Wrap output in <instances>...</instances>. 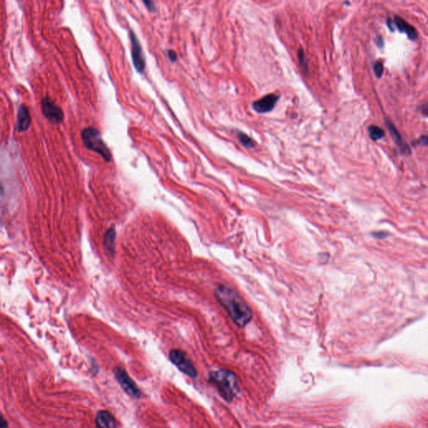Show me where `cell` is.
Returning <instances> with one entry per match:
<instances>
[{"label": "cell", "mask_w": 428, "mask_h": 428, "mask_svg": "<svg viewBox=\"0 0 428 428\" xmlns=\"http://www.w3.org/2000/svg\"><path fill=\"white\" fill-rule=\"evenodd\" d=\"M215 296L235 324L239 327L249 324L253 318L251 310L235 289L219 285L215 290Z\"/></svg>", "instance_id": "6da1fadb"}, {"label": "cell", "mask_w": 428, "mask_h": 428, "mask_svg": "<svg viewBox=\"0 0 428 428\" xmlns=\"http://www.w3.org/2000/svg\"><path fill=\"white\" fill-rule=\"evenodd\" d=\"M209 382L216 385L220 395L227 402H232L239 392L237 376L229 370H217L209 374Z\"/></svg>", "instance_id": "7a4b0ae2"}, {"label": "cell", "mask_w": 428, "mask_h": 428, "mask_svg": "<svg viewBox=\"0 0 428 428\" xmlns=\"http://www.w3.org/2000/svg\"><path fill=\"white\" fill-rule=\"evenodd\" d=\"M81 138L85 146L89 150H93L101 155L106 162H110L111 160V153L104 141L102 140L101 133L97 129L91 127L85 128L81 131Z\"/></svg>", "instance_id": "3957f363"}, {"label": "cell", "mask_w": 428, "mask_h": 428, "mask_svg": "<svg viewBox=\"0 0 428 428\" xmlns=\"http://www.w3.org/2000/svg\"><path fill=\"white\" fill-rule=\"evenodd\" d=\"M169 359L182 373L193 379L197 377V370L188 358V355L182 350H172L169 353Z\"/></svg>", "instance_id": "277c9868"}, {"label": "cell", "mask_w": 428, "mask_h": 428, "mask_svg": "<svg viewBox=\"0 0 428 428\" xmlns=\"http://www.w3.org/2000/svg\"><path fill=\"white\" fill-rule=\"evenodd\" d=\"M114 374H115V377L117 380V382H119V384L129 396L135 397V398H139L141 396V391H140L139 388L133 382V380L128 376L126 370L118 366V367L115 368Z\"/></svg>", "instance_id": "5b68a950"}, {"label": "cell", "mask_w": 428, "mask_h": 428, "mask_svg": "<svg viewBox=\"0 0 428 428\" xmlns=\"http://www.w3.org/2000/svg\"><path fill=\"white\" fill-rule=\"evenodd\" d=\"M41 110L43 116L54 124H60L64 119V112L51 99L46 96L41 102Z\"/></svg>", "instance_id": "8992f818"}, {"label": "cell", "mask_w": 428, "mask_h": 428, "mask_svg": "<svg viewBox=\"0 0 428 428\" xmlns=\"http://www.w3.org/2000/svg\"><path fill=\"white\" fill-rule=\"evenodd\" d=\"M130 44H131V58L133 62L134 66L136 71L138 73H142L144 71L146 67V61H145L143 50L142 45L140 43L138 38L136 37L135 33L130 30Z\"/></svg>", "instance_id": "52a82bcc"}, {"label": "cell", "mask_w": 428, "mask_h": 428, "mask_svg": "<svg viewBox=\"0 0 428 428\" xmlns=\"http://www.w3.org/2000/svg\"><path fill=\"white\" fill-rule=\"evenodd\" d=\"M278 97L274 94H269L263 96V98L257 100L253 103V108L258 113H266L271 111L278 102Z\"/></svg>", "instance_id": "ba28073f"}, {"label": "cell", "mask_w": 428, "mask_h": 428, "mask_svg": "<svg viewBox=\"0 0 428 428\" xmlns=\"http://www.w3.org/2000/svg\"><path fill=\"white\" fill-rule=\"evenodd\" d=\"M31 125V116L29 109L24 105H21L18 111L17 130L20 132L26 131Z\"/></svg>", "instance_id": "9c48e42d"}, {"label": "cell", "mask_w": 428, "mask_h": 428, "mask_svg": "<svg viewBox=\"0 0 428 428\" xmlns=\"http://www.w3.org/2000/svg\"><path fill=\"white\" fill-rule=\"evenodd\" d=\"M393 23L394 25L398 29L400 32L406 33L411 41L417 40V36H418L417 29H415L413 26H411V24L407 23L402 18L399 17V16H395L393 19Z\"/></svg>", "instance_id": "30bf717a"}, {"label": "cell", "mask_w": 428, "mask_h": 428, "mask_svg": "<svg viewBox=\"0 0 428 428\" xmlns=\"http://www.w3.org/2000/svg\"><path fill=\"white\" fill-rule=\"evenodd\" d=\"M96 424L99 428H116V419L107 411H100L97 413Z\"/></svg>", "instance_id": "8fae6325"}, {"label": "cell", "mask_w": 428, "mask_h": 428, "mask_svg": "<svg viewBox=\"0 0 428 428\" xmlns=\"http://www.w3.org/2000/svg\"><path fill=\"white\" fill-rule=\"evenodd\" d=\"M386 125H387L388 129L390 130L391 136L393 137L394 141L396 142V145L399 147L400 149L402 150V152L406 154L411 153L410 148L407 145V143L402 140V136L396 130V128L392 125V123H391L389 121H386Z\"/></svg>", "instance_id": "7c38bea8"}, {"label": "cell", "mask_w": 428, "mask_h": 428, "mask_svg": "<svg viewBox=\"0 0 428 428\" xmlns=\"http://www.w3.org/2000/svg\"><path fill=\"white\" fill-rule=\"evenodd\" d=\"M115 241H116V230L114 228L108 229L104 235V247L106 251L110 254H115Z\"/></svg>", "instance_id": "4fadbf2b"}, {"label": "cell", "mask_w": 428, "mask_h": 428, "mask_svg": "<svg viewBox=\"0 0 428 428\" xmlns=\"http://www.w3.org/2000/svg\"><path fill=\"white\" fill-rule=\"evenodd\" d=\"M368 132L370 135V137L373 141H379L382 139L385 136V132L382 130V128L377 127V126H370L368 128Z\"/></svg>", "instance_id": "5bb4252c"}, {"label": "cell", "mask_w": 428, "mask_h": 428, "mask_svg": "<svg viewBox=\"0 0 428 428\" xmlns=\"http://www.w3.org/2000/svg\"><path fill=\"white\" fill-rule=\"evenodd\" d=\"M237 136L241 144L243 145V147H245L247 148H255V142L246 134L241 132V131H237Z\"/></svg>", "instance_id": "9a60e30c"}, {"label": "cell", "mask_w": 428, "mask_h": 428, "mask_svg": "<svg viewBox=\"0 0 428 428\" xmlns=\"http://www.w3.org/2000/svg\"><path fill=\"white\" fill-rule=\"evenodd\" d=\"M373 70L375 75L377 78H381L383 75L384 71V65L382 61H376V63L373 64Z\"/></svg>", "instance_id": "2e32d148"}, {"label": "cell", "mask_w": 428, "mask_h": 428, "mask_svg": "<svg viewBox=\"0 0 428 428\" xmlns=\"http://www.w3.org/2000/svg\"><path fill=\"white\" fill-rule=\"evenodd\" d=\"M299 60L300 62L301 66L304 70H307V63L305 61V55H304V50L302 49H299L298 53Z\"/></svg>", "instance_id": "e0dca14e"}, {"label": "cell", "mask_w": 428, "mask_h": 428, "mask_svg": "<svg viewBox=\"0 0 428 428\" xmlns=\"http://www.w3.org/2000/svg\"><path fill=\"white\" fill-rule=\"evenodd\" d=\"M142 1H143V3H144L146 7H147L150 11H154L155 7H154L153 3H152L151 0H142Z\"/></svg>", "instance_id": "ac0fdd59"}, {"label": "cell", "mask_w": 428, "mask_h": 428, "mask_svg": "<svg viewBox=\"0 0 428 428\" xmlns=\"http://www.w3.org/2000/svg\"><path fill=\"white\" fill-rule=\"evenodd\" d=\"M168 57L171 61L174 62V61H177V54L174 52L173 50H168Z\"/></svg>", "instance_id": "d6986e66"}, {"label": "cell", "mask_w": 428, "mask_h": 428, "mask_svg": "<svg viewBox=\"0 0 428 428\" xmlns=\"http://www.w3.org/2000/svg\"><path fill=\"white\" fill-rule=\"evenodd\" d=\"M7 426H8V423H6L5 420L3 419L2 415L0 414V428H4Z\"/></svg>", "instance_id": "ffe728a7"}]
</instances>
